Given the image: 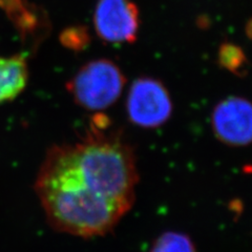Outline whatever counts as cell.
Masks as SVG:
<instances>
[{"instance_id":"9","label":"cell","mask_w":252,"mask_h":252,"mask_svg":"<svg viewBox=\"0 0 252 252\" xmlns=\"http://www.w3.org/2000/svg\"><path fill=\"white\" fill-rule=\"evenodd\" d=\"M246 33L248 35V37L250 39H252V19L249 20V22L247 23V27H246Z\"/></svg>"},{"instance_id":"7","label":"cell","mask_w":252,"mask_h":252,"mask_svg":"<svg viewBox=\"0 0 252 252\" xmlns=\"http://www.w3.org/2000/svg\"><path fill=\"white\" fill-rule=\"evenodd\" d=\"M149 252H196L189 235L179 231H166L158 236Z\"/></svg>"},{"instance_id":"4","label":"cell","mask_w":252,"mask_h":252,"mask_svg":"<svg viewBox=\"0 0 252 252\" xmlns=\"http://www.w3.org/2000/svg\"><path fill=\"white\" fill-rule=\"evenodd\" d=\"M94 27L102 41L110 44L133 43L140 28L138 6L131 0H98Z\"/></svg>"},{"instance_id":"2","label":"cell","mask_w":252,"mask_h":252,"mask_svg":"<svg viewBox=\"0 0 252 252\" xmlns=\"http://www.w3.org/2000/svg\"><path fill=\"white\" fill-rule=\"evenodd\" d=\"M125 82L124 74L114 61L97 59L82 66L68 89L78 105L88 110H103L120 98Z\"/></svg>"},{"instance_id":"3","label":"cell","mask_w":252,"mask_h":252,"mask_svg":"<svg viewBox=\"0 0 252 252\" xmlns=\"http://www.w3.org/2000/svg\"><path fill=\"white\" fill-rule=\"evenodd\" d=\"M173 110L168 90L160 80L140 77L132 82L126 98L128 120L142 128H157L166 123Z\"/></svg>"},{"instance_id":"8","label":"cell","mask_w":252,"mask_h":252,"mask_svg":"<svg viewBox=\"0 0 252 252\" xmlns=\"http://www.w3.org/2000/svg\"><path fill=\"white\" fill-rule=\"evenodd\" d=\"M247 59L240 46L227 42L220 45L219 51V64L235 75H243Z\"/></svg>"},{"instance_id":"1","label":"cell","mask_w":252,"mask_h":252,"mask_svg":"<svg viewBox=\"0 0 252 252\" xmlns=\"http://www.w3.org/2000/svg\"><path fill=\"white\" fill-rule=\"evenodd\" d=\"M138 182L131 145L98 128L79 143L52 148L35 191L53 229L89 239L115 229L135 204Z\"/></svg>"},{"instance_id":"5","label":"cell","mask_w":252,"mask_h":252,"mask_svg":"<svg viewBox=\"0 0 252 252\" xmlns=\"http://www.w3.org/2000/svg\"><path fill=\"white\" fill-rule=\"evenodd\" d=\"M211 129L220 143L243 147L252 143V103L243 97H228L211 114Z\"/></svg>"},{"instance_id":"6","label":"cell","mask_w":252,"mask_h":252,"mask_svg":"<svg viewBox=\"0 0 252 252\" xmlns=\"http://www.w3.org/2000/svg\"><path fill=\"white\" fill-rule=\"evenodd\" d=\"M28 78V64L22 56H0V103L19 96L26 89Z\"/></svg>"}]
</instances>
